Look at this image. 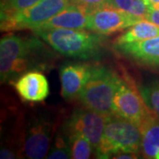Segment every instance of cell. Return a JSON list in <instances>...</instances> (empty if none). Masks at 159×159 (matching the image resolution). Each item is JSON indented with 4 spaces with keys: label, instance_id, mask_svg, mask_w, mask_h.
Returning <instances> with one entry per match:
<instances>
[{
    "label": "cell",
    "instance_id": "1",
    "mask_svg": "<svg viewBox=\"0 0 159 159\" xmlns=\"http://www.w3.org/2000/svg\"><path fill=\"white\" fill-rule=\"evenodd\" d=\"M56 52L34 34H6L0 41L1 83L16 80L29 71L51 69Z\"/></svg>",
    "mask_w": 159,
    "mask_h": 159
},
{
    "label": "cell",
    "instance_id": "2",
    "mask_svg": "<svg viewBox=\"0 0 159 159\" xmlns=\"http://www.w3.org/2000/svg\"><path fill=\"white\" fill-rule=\"evenodd\" d=\"M32 33L60 55L74 59H101L108 50L107 35L87 29H42Z\"/></svg>",
    "mask_w": 159,
    "mask_h": 159
},
{
    "label": "cell",
    "instance_id": "3",
    "mask_svg": "<svg viewBox=\"0 0 159 159\" xmlns=\"http://www.w3.org/2000/svg\"><path fill=\"white\" fill-rule=\"evenodd\" d=\"M121 152L142 153V131L130 120L112 114L107 117L95 155L97 158H113Z\"/></svg>",
    "mask_w": 159,
    "mask_h": 159
},
{
    "label": "cell",
    "instance_id": "4",
    "mask_svg": "<svg viewBox=\"0 0 159 159\" xmlns=\"http://www.w3.org/2000/svg\"><path fill=\"white\" fill-rule=\"evenodd\" d=\"M119 74L105 66H93L78 99L83 107L106 117L114 114L113 98Z\"/></svg>",
    "mask_w": 159,
    "mask_h": 159
},
{
    "label": "cell",
    "instance_id": "5",
    "mask_svg": "<svg viewBox=\"0 0 159 159\" xmlns=\"http://www.w3.org/2000/svg\"><path fill=\"white\" fill-rule=\"evenodd\" d=\"M113 112L128 119L140 128L152 111L148 108L140 89L125 70L118 76L113 98Z\"/></svg>",
    "mask_w": 159,
    "mask_h": 159
},
{
    "label": "cell",
    "instance_id": "6",
    "mask_svg": "<svg viewBox=\"0 0 159 159\" xmlns=\"http://www.w3.org/2000/svg\"><path fill=\"white\" fill-rule=\"evenodd\" d=\"M55 132V122L50 114L35 112L30 116L24 127L20 155L29 159L47 157Z\"/></svg>",
    "mask_w": 159,
    "mask_h": 159
},
{
    "label": "cell",
    "instance_id": "7",
    "mask_svg": "<svg viewBox=\"0 0 159 159\" xmlns=\"http://www.w3.org/2000/svg\"><path fill=\"white\" fill-rule=\"evenodd\" d=\"M73 4L72 0H41L34 6L11 14L0 16L1 30L11 32L34 30Z\"/></svg>",
    "mask_w": 159,
    "mask_h": 159
},
{
    "label": "cell",
    "instance_id": "8",
    "mask_svg": "<svg viewBox=\"0 0 159 159\" xmlns=\"http://www.w3.org/2000/svg\"><path fill=\"white\" fill-rule=\"evenodd\" d=\"M142 20L144 18L107 5L91 11L86 29L102 35H111L126 30Z\"/></svg>",
    "mask_w": 159,
    "mask_h": 159
},
{
    "label": "cell",
    "instance_id": "9",
    "mask_svg": "<svg viewBox=\"0 0 159 159\" xmlns=\"http://www.w3.org/2000/svg\"><path fill=\"white\" fill-rule=\"evenodd\" d=\"M106 119V116L92 110L78 108L72 112L62 127L67 133L84 135L91 142L96 152L102 139Z\"/></svg>",
    "mask_w": 159,
    "mask_h": 159
},
{
    "label": "cell",
    "instance_id": "10",
    "mask_svg": "<svg viewBox=\"0 0 159 159\" xmlns=\"http://www.w3.org/2000/svg\"><path fill=\"white\" fill-rule=\"evenodd\" d=\"M113 50L136 65L159 68V35L142 42L113 45Z\"/></svg>",
    "mask_w": 159,
    "mask_h": 159
},
{
    "label": "cell",
    "instance_id": "11",
    "mask_svg": "<svg viewBox=\"0 0 159 159\" xmlns=\"http://www.w3.org/2000/svg\"><path fill=\"white\" fill-rule=\"evenodd\" d=\"M94 65L87 63H68L63 65L59 76L61 95L66 100L78 98L80 93L89 78Z\"/></svg>",
    "mask_w": 159,
    "mask_h": 159
},
{
    "label": "cell",
    "instance_id": "12",
    "mask_svg": "<svg viewBox=\"0 0 159 159\" xmlns=\"http://www.w3.org/2000/svg\"><path fill=\"white\" fill-rule=\"evenodd\" d=\"M14 88L24 102H43L50 94L48 80L38 70L29 71L20 75L14 81Z\"/></svg>",
    "mask_w": 159,
    "mask_h": 159
},
{
    "label": "cell",
    "instance_id": "13",
    "mask_svg": "<svg viewBox=\"0 0 159 159\" xmlns=\"http://www.w3.org/2000/svg\"><path fill=\"white\" fill-rule=\"evenodd\" d=\"M90 12L91 11L85 7L71 4L34 30L42 29H86Z\"/></svg>",
    "mask_w": 159,
    "mask_h": 159
},
{
    "label": "cell",
    "instance_id": "14",
    "mask_svg": "<svg viewBox=\"0 0 159 159\" xmlns=\"http://www.w3.org/2000/svg\"><path fill=\"white\" fill-rule=\"evenodd\" d=\"M142 154L145 158L159 159V117L152 111L141 126Z\"/></svg>",
    "mask_w": 159,
    "mask_h": 159
},
{
    "label": "cell",
    "instance_id": "15",
    "mask_svg": "<svg viewBox=\"0 0 159 159\" xmlns=\"http://www.w3.org/2000/svg\"><path fill=\"white\" fill-rule=\"evenodd\" d=\"M159 35V26L144 19L127 29L124 33L116 37L113 45H121L131 43L142 42Z\"/></svg>",
    "mask_w": 159,
    "mask_h": 159
},
{
    "label": "cell",
    "instance_id": "16",
    "mask_svg": "<svg viewBox=\"0 0 159 159\" xmlns=\"http://www.w3.org/2000/svg\"><path fill=\"white\" fill-rule=\"evenodd\" d=\"M48 159H70L72 158L68 134L61 127L55 134L54 140L52 141Z\"/></svg>",
    "mask_w": 159,
    "mask_h": 159
},
{
    "label": "cell",
    "instance_id": "17",
    "mask_svg": "<svg viewBox=\"0 0 159 159\" xmlns=\"http://www.w3.org/2000/svg\"><path fill=\"white\" fill-rule=\"evenodd\" d=\"M67 134L69 135L72 158H90L92 153L95 152V149H94L93 145L91 144V142L82 134H76V133H67Z\"/></svg>",
    "mask_w": 159,
    "mask_h": 159
},
{
    "label": "cell",
    "instance_id": "18",
    "mask_svg": "<svg viewBox=\"0 0 159 159\" xmlns=\"http://www.w3.org/2000/svg\"><path fill=\"white\" fill-rule=\"evenodd\" d=\"M107 5L144 19L149 11L145 0H108Z\"/></svg>",
    "mask_w": 159,
    "mask_h": 159
},
{
    "label": "cell",
    "instance_id": "19",
    "mask_svg": "<svg viewBox=\"0 0 159 159\" xmlns=\"http://www.w3.org/2000/svg\"><path fill=\"white\" fill-rule=\"evenodd\" d=\"M145 102L154 113L159 117V79H154L140 88Z\"/></svg>",
    "mask_w": 159,
    "mask_h": 159
},
{
    "label": "cell",
    "instance_id": "20",
    "mask_svg": "<svg viewBox=\"0 0 159 159\" xmlns=\"http://www.w3.org/2000/svg\"><path fill=\"white\" fill-rule=\"evenodd\" d=\"M41 0H1V15L5 16L13 12L22 11L34 6Z\"/></svg>",
    "mask_w": 159,
    "mask_h": 159
},
{
    "label": "cell",
    "instance_id": "21",
    "mask_svg": "<svg viewBox=\"0 0 159 159\" xmlns=\"http://www.w3.org/2000/svg\"><path fill=\"white\" fill-rule=\"evenodd\" d=\"M72 2L73 4L85 7L86 9L92 11L102 6H107L108 0H72Z\"/></svg>",
    "mask_w": 159,
    "mask_h": 159
},
{
    "label": "cell",
    "instance_id": "22",
    "mask_svg": "<svg viewBox=\"0 0 159 159\" xmlns=\"http://www.w3.org/2000/svg\"><path fill=\"white\" fill-rule=\"evenodd\" d=\"M146 20L159 26V8L152 9L148 11V15L146 16Z\"/></svg>",
    "mask_w": 159,
    "mask_h": 159
},
{
    "label": "cell",
    "instance_id": "23",
    "mask_svg": "<svg viewBox=\"0 0 159 159\" xmlns=\"http://www.w3.org/2000/svg\"><path fill=\"white\" fill-rule=\"evenodd\" d=\"M140 154L131 153V152H121V153L117 154L113 157V158L118 159H135L139 157Z\"/></svg>",
    "mask_w": 159,
    "mask_h": 159
},
{
    "label": "cell",
    "instance_id": "24",
    "mask_svg": "<svg viewBox=\"0 0 159 159\" xmlns=\"http://www.w3.org/2000/svg\"><path fill=\"white\" fill-rule=\"evenodd\" d=\"M145 1L149 8V11L152 9L159 8V0H145Z\"/></svg>",
    "mask_w": 159,
    "mask_h": 159
}]
</instances>
